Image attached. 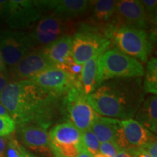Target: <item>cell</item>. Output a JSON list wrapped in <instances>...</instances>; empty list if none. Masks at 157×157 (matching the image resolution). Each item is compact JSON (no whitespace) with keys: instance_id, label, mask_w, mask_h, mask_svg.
Wrapping results in <instances>:
<instances>
[{"instance_id":"obj_1","label":"cell","mask_w":157,"mask_h":157,"mask_svg":"<svg viewBox=\"0 0 157 157\" xmlns=\"http://www.w3.org/2000/svg\"><path fill=\"white\" fill-rule=\"evenodd\" d=\"M30 80L10 82L0 93V102L15 124L48 128L58 98Z\"/></svg>"},{"instance_id":"obj_2","label":"cell","mask_w":157,"mask_h":157,"mask_svg":"<svg viewBox=\"0 0 157 157\" xmlns=\"http://www.w3.org/2000/svg\"><path fill=\"white\" fill-rule=\"evenodd\" d=\"M144 93L140 78H117L102 83L87 100L98 115L127 120L134 117Z\"/></svg>"},{"instance_id":"obj_3","label":"cell","mask_w":157,"mask_h":157,"mask_svg":"<svg viewBox=\"0 0 157 157\" xmlns=\"http://www.w3.org/2000/svg\"><path fill=\"white\" fill-rule=\"evenodd\" d=\"M144 74V68L140 61L117 48L106 50L98 60V86L112 78H140Z\"/></svg>"},{"instance_id":"obj_4","label":"cell","mask_w":157,"mask_h":157,"mask_svg":"<svg viewBox=\"0 0 157 157\" xmlns=\"http://www.w3.org/2000/svg\"><path fill=\"white\" fill-rule=\"evenodd\" d=\"M156 33L150 34L146 30L122 25L113 35L117 49L127 56L146 63L154 48Z\"/></svg>"},{"instance_id":"obj_5","label":"cell","mask_w":157,"mask_h":157,"mask_svg":"<svg viewBox=\"0 0 157 157\" xmlns=\"http://www.w3.org/2000/svg\"><path fill=\"white\" fill-rule=\"evenodd\" d=\"M110 44L111 41L95 27L83 25L73 36L71 56L76 64L83 65L90 59L101 56Z\"/></svg>"},{"instance_id":"obj_6","label":"cell","mask_w":157,"mask_h":157,"mask_svg":"<svg viewBox=\"0 0 157 157\" xmlns=\"http://www.w3.org/2000/svg\"><path fill=\"white\" fill-rule=\"evenodd\" d=\"M49 138L52 154L56 157H76L84 149L82 132L70 121L52 127Z\"/></svg>"},{"instance_id":"obj_7","label":"cell","mask_w":157,"mask_h":157,"mask_svg":"<svg viewBox=\"0 0 157 157\" xmlns=\"http://www.w3.org/2000/svg\"><path fill=\"white\" fill-rule=\"evenodd\" d=\"M63 100L71 122L81 132L88 130L98 116L87 100V95L82 90L80 82L66 94Z\"/></svg>"},{"instance_id":"obj_8","label":"cell","mask_w":157,"mask_h":157,"mask_svg":"<svg viewBox=\"0 0 157 157\" xmlns=\"http://www.w3.org/2000/svg\"><path fill=\"white\" fill-rule=\"evenodd\" d=\"M74 23L52 15L42 17L28 34L32 49H42L59 37L68 34Z\"/></svg>"},{"instance_id":"obj_9","label":"cell","mask_w":157,"mask_h":157,"mask_svg":"<svg viewBox=\"0 0 157 157\" xmlns=\"http://www.w3.org/2000/svg\"><path fill=\"white\" fill-rule=\"evenodd\" d=\"M155 140L154 135L148 129L138 121L130 119L120 121L115 143L120 150L132 154L139 149H146Z\"/></svg>"},{"instance_id":"obj_10","label":"cell","mask_w":157,"mask_h":157,"mask_svg":"<svg viewBox=\"0 0 157 157\" xmlns=\"http://www.w3.org/2000/svg\"><path fill=\"white\" fill-rule=\"evenodd\" d=\"M31 49L28 34L23 31L5 30L0 33V52L9 68L16 65Z\"/></svg>"},{"instance_id":"obj_11","label":"cell","mask_w":157,"mask_h":157,"mask_svg":"<svg viewBox=\"0 0 157 157\" xmlns=\"http://www.w3.org/2000/svg\"><path fill=\"white\" fill-rule=\"evenodd\" d=\"M29 80L47 91L59 96L67 93L74 86L79 82V78L58 67L48 68Z\"/></svg>"},{"instance_id":"obj_12","label":"cell","mask_w":157,"mask_h":157,"mask_svg":"<svg viewBox=\"0 0 157 157\" xmlns=\"http://www.w3.org/2000/svg\"><path fill=\"white\" fill-rule=\"evenodd\" d=\"M56 67L42 50H31L14 66L9 68L10 79L29 80L48 68Z\"/></svg>"},{"instance_id":"obj_13","label":"cell","mask_w":157,"mask_h":157,"mask_svg":"<svg viewBox=\"0 0 157 157\" xmlns=\"http://www.w3.org/2000/svg\"><path fill=\"white\" fill-rule=\"evenodd\" d=\"M42 17V13L34 1L11 0L9 2L6 21L13 29H24Z\"/></svg>"},{"instance_id":"obj_14","label":"cell","mask_w":157,"mask_h":157,"mask_svg":"<svg viewBox=\"0 0 157 157\" xmlns=\"http://www.w3.org/2000/svg\"><path fill=\"white\" fill-rule=\"evenodd\" d=\"M19 135L24 146L31 151L45 157H52L48 128L34 124L19 125Z\"/></svg>"},{"instance_id":"obj_15","label":"cell","mask_w":157,"mask_h":157,"mask_svg":"<svg viewBox=\"0 0 157 157\" xmlns=\"http://www.w3.org/2000/svg\"><path fill=\"white\" fill-rule=\"evenodd\" d=\"M115 15L119 27L126 25L146 30L150 25L141 1L123 0L117 2Z\"/></svg>"},{"instance_id":"obj_16","label":"cell","mask_w":157,"mask_h":157,"mask_svg":"<svg viewBox=\"0 0 157 157\" xmlns=\"http://www.w3.org/2000/svg\"><path fill=\"white\" fill-rule=\"evenodd\" d=\"M72 39L73 36L71 35H63L41 49V50L57 67L71 56Z\"/></svg>"},{"instance_id":"obj_17","label":"cell","mask_w":157,"mask_h":157,"mask_svg":"<svg viewBox=\"0 0 157 157\" xmlns=\"http://www.w3.org/2000/svg\"><path fill=\"white\" fill-rule=\"evenodd\" d=\"M91 2L86 0H62L58 3L52 14L58 18L71 21L85 14L90 8Z\"/></svg>"},{"instance_id":"obj_18","label":"cell","mask_w":157,"mask_h":157,"mask_svg":"<svg viewBox=\"0 0 157 157\" xmlns=\"http://www.w3.org/2000/svg\"><path fill=\"white\" fill-rule=\"evenodd\" d=\"M119 127L120 121L119 119L98 116L91 125L90 129L100 143L115 142Z\"/></svg>"},{"instance_id":"obj_19","label":"cell","mask_w":157,"mask_h":157,"mask_svg":"<svg viewBox=\"0 0 157 157\" xmlns=\"http://www.w3.org/2000/svg\"><path fill=\"white\" fill-rule=\"evenodd\" d=\"M137 121L152 132H156L157 97L152 95L143 100L136 113Z\"/></svg>"},{"instance_id":"obj_20","label":"cell","mask_w":157,"mask_h":157,"mask_svg":"<svg viewBox=\"0 0 157 157\" xmlns=\"http://www.w3.org/2000/svg\"><path fill=\"white\" fill-rule=\"evenodd\" d=\"M99 58L100 56H96L82 65L79 82L82 90L86 95L93 93L98 87V68Z\"/></svg>"},{"instance_id":"obj_21","label":"cell","mask_w":157,"mask_h":157,"mask_svg":"<svg viewBox=\"0 0 157 157\" xmlns=\"http://www.w3.org/2000/svg\"><path fill=\"white\" fill-rule=\"evenodd\" d=\"M143 90L145 93L156 95L157 93V60L153 57L149 59L146 66V77L143 82Z\"/></svg>"},{"instance_id":"obj_22","label":"cell","mask_w":157,"mask_h":157,"mask_svg":"<svg viewBox=\"0 0 157 157\" xmlns=\"http://www.w3.org/2000/svg\"><path fill=\"white\" fill-rule=\"evenodd\" d=\"M82 143H83L84 149L90 155L94 156L99 152L100 143L95 134L92 132L91 129H88L85 132H82Z\"/></svg>"},{"instance_id":"obj_23","label":"cell","mask_w":157,"mask_h":157,"mask_svg":"<svg viewBox=\"0 0 157 157\" xmlns=\"http://www.w3.org/2000/svg\"><path fill=\"white\" fill-rule=\"evenodd\" d=\"M145 13L149 24L156 25L157 17V1L156 0H143L141 1Z\"/></svg>"},{"instance_id":"obj_24","label":"cell","mask_w":157,"mask_h":157,"mask_svg":"<svg viewBox=\"0 0 157 157\" xmlns=\"http://www.w3.org/2000/svg\"><path fill=\"white\" fill-rule=\"evenodd\" d=\"M15 122L9 115L0 116V137L8 136L15 131Z\"/></svg>"},{"instance_id":"obj_25","label":"cell","mask_w":157,"mask_h":157,"mask_svg":"<svg viewBox=\"0 0 157 157\" xmlns=\"http://www.w3.org/2000/svg\"><path fill=\"white\" fill-rule=\"evenodd\" d=\"M24 148L15 137H10L7 140L5 157H20Z\"/></svg>"},{"instance_id":"obj_26","label":"cell","mask_w":157,"mask_h":157,"mask_svg":"<svg viewBox=\"0 0 157 157\" xmlns=\"http://www.w3.org/2000/svg\"><path fill=\"white\" fill-rule=\"evenodd\" d=\"M120 149L115 142H105L100 144L99 151L106 157H116Z\"/></svg>"},{"instance_id":"obj_27","label":"cell","mask_w":157,"mask_h":157,"mask_svg":"<svg viewBox=\"0 0 157 157\" xmlns=\"http://www.w3.org/2000/svg\"><path fill=\"white\" fill-rule=\"evenodd\" d=\"M10 77L7 72L0 73V93L10 82Z\"/></svg>"},{"instance_id":"obj_28","label":"cell","mask_w":157,"mask_h":157,"mask_svg":"<svg viewBox=\"0 0 157 157\" xmlns=\"http://www.w3.org/2000/svg\"><path fill=\"white\" fill-rule=\"evenodd\" d=\"M10 1H3L0 0V19H5L7 17L8 11Z\"/></svg>"},{"instance_id":"obj_29","label":"cell","mask_w":157,"mask_h":157,"mask_svg":"<svg viewBox=\"0 0 157 157\" xmlns=\"http://www.w3.org/2000/svg\"><path fill=\"white\" fill-rule=\"evenodd\" d=\"M7 140L8 137L7 136L0 137V157H5Z\"/></svg>"},{"instance_id":"obj_30","label":"cell","mask_w":157,"mask_h":157,"mask_svg":"<svg viewBox=\"0 0 157 157\" xmlns=\"http://www.w3.org/2000/svg\"><path fill=\"white\" fill-rule=\"evenodd\" d=\"M146 148L148 149V152L151 157H157V143L156 140L151 143Z\"/></svg>"},{"instance_id":"obj_31","label":"cell","mask_w":157,"mask_h":157,"mask_svg":"<svg viewBox=\"0 0 157 157\" xmlns=\"http://www.w3.org/2000/svg\"><path fill=\"white\" fill-rule=\"evenodd\" d=\"M132 154L134 157H151L150 154H148V151L145 148L139 149V150L133 152L132 154Z\"/></svg>"},{"instance_id":"obj_32","label":"cell","mask_w":157,"mask_h":157,"mask_svg":"<svg viewBox=\"0 0 157 157\" xmlns=\"http://www.w3.org/2000/svg\"><path fill=\"white\" fill-rule=\"evenodd\" d=\"M4 72H7V66L4 62L2 56L0 52V73H4Z\"/></svg>"},{"instance_id":"obj_33","label":"cell","mask_w":157,"mask_h":157,"mask_svg":"<svg viewBox=\"0 0 157 157\" xmlns=\"http://www.w3.org/2000/svg\"><path fill=\"white\" fill-rule=\"evenodd\" d=\"M116 157H134V156H133L130 153L125 151L120 150Z\"/></svg>"},{"instance_id":"obj_34","label":"cell","mask_w":157,"mask_h":157,"mask_svg":"<svg viewBox=\"0 0 157 157\" xmlns=\"http://www.w3.org/2000/svg\"><path fill=\"white\" fill-rule=\"evenodd\" d=\"M76 157H93V156L90 155L85 149H84L83 151H82L77 155Z\"/></svg>"},{"instance_id":"obj_35","label":"cell","mask_w":157,"mask_h":157,"mask_svg":"<svg viewBox=\"0 0 157 157\" xmlns=\"http://www.w3.org/2000/svg\"><path fill=\"white\" fill-rule=\"evenodd\" d=\"M9 115L8 113H7V110L5 109V108L4 107V105L2 104L1 102H0V116H7Z\"/></svg>"},{"instance_id":"obj_36","label":"cell","mask_w":157,"mask_h":157,"mask_svg":"<svg viewBox=\"0 0 157 157\" xmlns=\"http://www.w3.org/2000/svg\"><path fill=\"white\" fill-rule=\"evenodd\" d=\"M20 157H37L36 156H34V155H32L31 154H30V153L27 151L24 148V150L23 151L22 154H21V156Z\"/></svg>"},{"instance_id":"obj_37","label":"cell","mask_w":157,"mask_h":157,"mask_svg":"<svg viewBox=\"0 0 157 157\" xmlns=\"http://www.w3.org/2000/svg\"><path fill=\"white\" fill-rule=\"evenodd\" d=\"M93 157H106L105 156V155H103V154H101V152H98V154H96L95 155H94V156Z\"/></svg>"}]
</instances>
